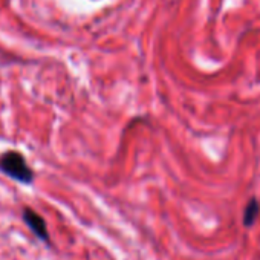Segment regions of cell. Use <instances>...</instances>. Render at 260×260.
I'll return each instance as SVG.
<instances>
[{
  "label": "cell",
  "mask_w": 260,
  "mask_h": 260,
  "mask_svg": "<svg viewBox=\"0 0 260 260\" xmlns=\"http://www.w3.org/2000/svg\"><path fill=\"white\" fill-rule=\"evenodd\" d=\"M0 172L25 185H31L36 178V173L28 166L26 158L17 150H8L0 155Z\"/></svg>",
  "instance_id": "cell-1"
},
{
  "label": "cell",
  "mask_w": 260,
  "mask_h": 260,
  "mask_svg": "<svg viewBox=\"0 0 260 260\" xmlns=\"http://www.w3.org/2000/svg\"><path fill=\"white\" fill-rule=\"evenodd\" d=\"M22 219L23 222L28 225V228L43 242L49 243V233H48V228H46V222L45 219L37 213L34 211L32 208H23L22 211Z\"/></svg>",
  "instance_id": "cell-2"
},
{
  "label": "cell",
  "mask_w": 260,
  "mask_h": 260,
  "mask_svg": "<svg viewBox=\"0 0 260 260\" xmlns=\"http://www.w3.org/2000/svg\"><path fill=\"white\" fill-rule=\"evenodd\" d=\"M258 210H260V207H258L257 199H251L245 208V213H243V223L246 226H251L255 222V219L258 216Z\"/></svg>",
  "instance_id": "cell-3"
}]
</instances>
